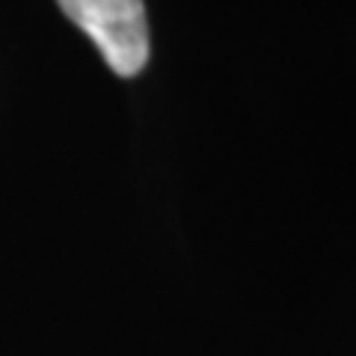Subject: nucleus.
<instances>
[{
    "label": "nucleus",
    "instance_id": "obj_1",
    "mask_svg": "<svg viewBox=\"0 0 356 356\" xmlns=\"http://www.w3.org/2000/svg\"><path fill=\"white\" fill-rule=\"evenodd\" d=\"M63 15L98 48L110 72L137 77L149 63L146 0H57Z\"/></svg>",
    "mask_w": 356,
    "mask_h": 356
}]
</instances>
